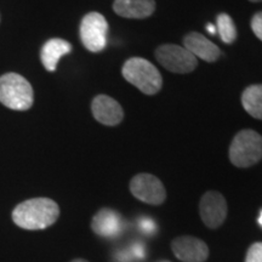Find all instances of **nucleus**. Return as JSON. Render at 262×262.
<instances>
[{"instance_id": "f257e3e1", "label": "nucleus", "mask_w": 262, "mask_h": 262, "mask_svg": "<svg viewBox=\"0 0 262 262\" xmlns=\"http://www.w3.org/2000/svg\"><path fill=\"white\" fill-rule=\"evenodd\" d=\"M60 208L52 199L33 198L18 204L12 211V220L18 227L37 231L50 227L57 221Z\"/></svg>"}, {"instance_id": "f03ea898", "label": "nucleus", "mask_w": 262, "mask_h": 262, "mask_svg": "<svg viewBox=\"0 0 262 262\" xmlns=\"http://www.w3.org/2000/svg\"><path fill=\"white\" fill-rule=\"evenodd\" d=\"M34 93L32 85L17 73L0 77V103L14 111H27L33 106Z\"/></svg>"}, {"instance_id": "7ed1b4c3", "label": "nucleus", "mask_w": 262, "mask_h": 262, "mask_svg": "<svg viewBox=\"0 0 262 262\" xmlns=\"http://www.w3.org/2000/svg\"><path fill=\"white\" fill-rule=\"evenodd\" d=\"M123 77L146 95H155L162 89L163 79L156 66L141 57L129 58L123 66Z\"/></svg>"}, {"instance_id": "20e7f679", "label": "nucleus", "mask_w": 262, "mask_h": 262, "mask_svg": "<svg viewBox=\"0 0 262 262\" xmlns=\"http://www.w3.org/2000/svg\"><path fill=\"white\" fill-rule=\"evenodd\" d=\"M229 159L238 168H249L262 159V136L254 130H242L232 141Z\"/></svg>"}, {"instance_id": "39448f33", "label": "nucleus", "mask_w": 262, "mask_h": 262, "mask_svg": "<svg viewBox=\"0 0 262 262\" xmlns=\"http://www.w3.org/2000/svg\"><path fill=\"white\" fill-rule=\"evenodd\" d=\"M156 58L165 70L172 73L185 74L195 70L196 57L185 47L175 44H164L156 50Z\"/></svg>"}, {"instance_id": "423d86ee", "label": "nucleus", "mask_w": 262, "mask_h": 262, "mask_svg": "<svg viewBox=\"0 0 262 262\" xmlns=\"http://www.w3.org/2000/svg\"><path fill=\"white\" fill-rule=\"evenodd\" d=\"M108 24L103 15L90 12L85 15L80 24V39L91 52L102 51L107 45Z\"/></svg>"}, {"instance_id": "0eeeda50", "label": "nucleus", "mask_w": 262, "mask_h": 262, "mask_svg": "<svg viewBox=\"0 0 262 262\" xmlns=\"http://www.w3.org/2000/svg\"><path fill=\"white\" fill-rule=\"evenodd\" d=\"M130 191L139 201L150 205H160L166 198L162 181L150 173H139L130 181Z\"/></svg>"}, {"instance_id": "6e6552de", "label": "nucleus", "mask_w": 262, "mask_h": 262, "mask_svg": "<svg viewBox=\"0 0 262 262\" xmlns=\"http://www.w3.org/2000/svg\"><path fill=\"white\" fill-rule=\"evenodd\" d=\"M202 220L209 228H217L227 216V203L221 193L209 191L202 196L199 204Z\"/></svg>"}, {"instance_id": "1a4fd4ad", "label": "nucleus", "mask_w": 262, "mask_h": 262, "mask_svg": "<svg viewBox=\"0 0 262 262\" xmlns=\"http://www.w3.org/2000/svg\"><path fill=\"white\" fill-rule=\"evenodd\" d=\"M172 253L182 262H204L209 257V248L202 239L195 237H179L171 243Z\"/></svg>"}, {"instance_id": "9d476101", "label": "nucleus", "mask_w": 262, "mask_h": 262, "mask_svg": "<svg viewBox=\"0 0 262 262\" xmlns=\"http://www.w3.org/2000/svg\"><path fill=\"white\" fill-rule=\"evenodd\" d=\"M91 110L95 119L107 126L118 125L123 120V108L116 100L107 95H98L94 98Z\"/></svg>"}, {"instance_id": "9b49d317", "label": "nucleus", "mask_w": 262, "mask_h": 262, "mask_svg": "<svg viewBox=\"0 0 262 262\" xmlns=\"http://www.w3.org/2000/svg\"><path fill=\"white\" fill-rule=\"evenodd\" d=\"M123 219L119 212L112 209H101L91 221V228L97 235L104 238H113L123 231Z\"/></svg>"}, {"instance_id": "f8f14e48", "label": "nucleus", "mask_w": 262, "mask_h": 262, "mask_svg": "<svg viewBox=\"0 0 262 262\" xmlns=\"http://www.w3.org/2000/svg\"><path fill=\"white\" fill-rule=\"evenodd\" d=\"M183 45L193 56L202 58L206 62H215L221 55V50L217 45H215L201 33H189L183 39Z\"/></svg>"}, {"instance_id": "ddd939ff", "label": "nucleus", "mask_w": 262, "mask_h": 262, "mask_svg": "<svg viewBox=\"0 0 262 262\" xmlns=\"http://www.w3.org/2000/svg\"><path fill=\"white\" fill-rule=\"evenodd\" d=\"M113 10L125 18H146L155 12V0H116Z\"/></svg>"}, {"instance_id": "4468645a", "label": "nucleus", "mask_w": 262, "mask_h": 262, "mask_svg": "<svg viewBox=\"0 0 262 262\" xmlns=\"http://www.w3.org/2000/svg\"><path fill=\"white\" fill-rule=\"evenodd\" d=\"M72 51V45L67 40L60 38H54L48 40L42 47L40 51V58L45 70L54 72L56 70L58 61L64 55L70 54Z\"/></svg>"}, {"instance_id": "2eb2a0df", "label": "nucleus", "mask_w": 262, "mask_h": 262, "mask_svg": "<svg viewBox=\"0 0 262 262\" xmlns=\"http://www.w3.org/2000/svg\"><path fill=\"white\" fill-rule=\"evenodd\" d=\"M244 110L256 119H262V84L248 86L242 95Z\"/></svg>"}, {"instance_id": "dca6fc26", "label": "nucleus", "mask_w": 262, "mask_h": 262, "mask_svg": "<svg viewBox=\"0 0 262 262\" xmlns=\"http://www.w3.org/2000/svg\"><path fill=\"white\" fill-rule=\"evenodd\" d=\"M216 32L220 35L221 40L226 44H232L237 39V28L233 19L227 14H220L216 18Z\"/></svg>"}, {"instance_id": "f3484780", "label": "nucleus", "mask_w": 262, "mask_h": 262, "mask_svg": "<svg viewBox=\"0 0 262 262\" xmlns=\"http://www.w3.org/2000/svg\"><path fill=\"white\" fill-rule=\"evenodd\" d=\"M245 262H262V243H254L249 248Z\"/></svg>"}, {"instance_id": "a211bd4d", "label": "nucleus", "mask_w": 262, "mask_h": 262, "mask_svg": "<svg viewBox=\"0 0 262 262\" xmlns=\"http://www.w3.org/2000/svg\"><path fill=\"white\" fill-rule=\"evenodd\" d=\"M251 29L255 33V35L262 40V12H257L254 15L251 19Z\"/></svg>"}, {"instance_id": "6ab92c4d", "label": "nucleus", "mask_w": 262, "mask_h": 262, "mask_svg": "<svg viewBox=\"0 0 262 262\" xmlns=\"http://www.w3.org/2000/svg\"><path fill=\"white\" fill-rule=\"evenodd\" d=\"M140 227L145 233H153L156 231V225L150 219H142L140 221Z\"/></svg>"}, {"instance_id": "aec40b11", "label": "nucleus", "mask_w": 262, "mask_h": 262, "mask_svg": "<svg viewBox=\"0 0 262 262\" xmlns=\"http://www.w3.org/2000/svg\"><path fill=\"white\" fill-rule=\"evenodd\" d=\"M206 29H208V32L210 33V34H216V27L215 26H212L211 24H209L206 26Z\"/></svg>"}, {"instance_id": "412c9836", "label": "nucleus", "mask_w": 262, "mask_h": 262, "mask_svg": "<svg viewBox=\"0 0 262 262\" xmlns=\"http://www.w3.org/2000/svg\"><path fill=\"white\" fill-rule=\"evenodd\" d=\"M71 262H88L86 260H83V258H75V260L71 261Z\"/></svg>"}, {"instance_id": "4be33fe9", "label": "nucleus", "mask_w": 262, "mask_h": 262, "mask_svg": "<svg viewBox=\"0 0 262 262\" xmlns=\"http://www.w3.org/2000/svg\"><path fill=\"white\" fill-rule=\"evenodd\" d=\"M258 224H260V225L262 226V211H261V215H260V217H258Z\"/></svg>"}, {"instance_id": "5701e85b", "label": "nucleus", "mask_w": 262, "mask_h": 262, "mask_svg": "<svg viewBox=\"0 0 262 262\" xmlns=\"http://www.w3.org/2000/svg\"><path fill=\"white\" fill-rule=\"evenodd\" d=\"M250 2H253V3H260V2H262V0H250Z\"/></svg>"}, {"instance_id": "b1692460", "label": "nucleus", "mask_w": 262, "mask_h": 262, "mask_svg": "<svg viewBox=\"0 0 262 262\" xmlns=\"http://www.w3.org/2000/svg\"><path fill=\"white\" fill-rule=\"evenodd\" d=\"M163 262H168V261H163Z\"/></svg>"}]
</instances>
